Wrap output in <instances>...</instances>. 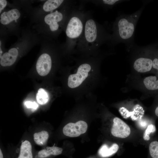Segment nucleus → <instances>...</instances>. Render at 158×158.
Returning <instances> with one entry per match:
<instances>
[{
    "instance_id": "1",
    "label": "nucleus",
    "mask_w": 158,
    "mask_h": 158,
    "mask_svg": "<svg viewBox=\"0 0 158 158\" xmlns=\"http://www.w3.org/2000/svg\"><path fill=\"white\" fill-rule=\"evenodd\" d=\"M111 34L94 18L90 11L86 12L84 30L75 52L81 56H90L99 53V48L110 41Z\"/></svg>"
},
{
    "instance_id": "2",
    "label": "nucleus",
    "mask_w": 158,
    "mask_h": 158,
    "mask_svg": "<svg viewBox=\"0 0 158 158\" xmlns=\"http://www.w3.org/2000/svg\"><path fill=\"white\" fill-rule=\"evenodd\" d=\"M76 3V1L69 0L63 6L39 19L31 25L32 28L41 37L56 40L63 31L68 16Z\"/></svg>"
},
{
    "instance_id": "3",
    "label": "nucleus",
    "mask_w": 158,
    "mask_h": 158,
    "mask_svg": "<svg viewBox=\"0 0 158 158\" xmlns=\"http://www.w3.org/2000/svg\"><path fill=\"white\" fill-rule=\"evenodd\" d=\"M32 1H13L9 3L6 8L0 14V36L8 38L12 35L19 37L22 28L21 20L25 16L30 17L33 8Z\"/></svg>"
},
{
    "instance_id": "4",
    "label": "nucleus",
    "mask_w": 158,
    "mask_h": 158,
    "mask_svg": "<svg viewBox=\"0 0 158 158\" xmlns=\"http://www.w3.org/2000/svg\"><path fill=\"white\" fill-rule=\"evenodd\" d=\"M145 5L130 14H121L118 16L113 22L111 39L107 44L114 47L123 43L130 48L134 45V36L136 26Z\"/></svg>"
},
{
    "instance_id": "5",
    "label": "nucleus",
    "mask_w": 158,
    "mask_h": 158,
    "mask_svg": "<svg viewBox=\"0 0 158 158\" xmlns=\"http://www.w3.org/2000/svg\"><path fill=\"white\" fill-rule=\"evenodd\" d=\"M76 5L71 12L66 22L64 31L66 40L62 44L63 52L68 54L75 52L77 44L83 34L86 12L84 10V1Z\"/></svg>"
},
{
    "instance_id": "6",
    "label": "nucleus",
    "mask_w": 158,
    "mask_h": 158,
    "mask_svg": "<svg viewBox=\"0 0 158 158\" xmlns=\"http://www.w3.org/2000/svg\"><path fill=\"white\" fill-rule=\"evenodd\" d=\"M101 60L99 53L93 55L82 56L77 61L74 73L68 78L67 85L71 89L80 87L98 67Z\"/></svg>"
},
{
    "instance_id": "7",
    "label": "nucleus",
    "mask_w": 158,
    "mask_h": 158,
    "mask_svg": "<svg viewBox=\"0 0 158 158\" xmlns=\"http://www.w3.org/2000/svg\"><path fill=\"white\" fill-rule=\"evenodd\" d=\"M69 0H47L39 6L33 7L30 16V24L34 23L39 19L49 13L62 7Z\"/></svg>"
},
{
    "instance_id": "8",
    "label": "nucleus",
    "mask_w": 158,
    "mask_h": 158,
    "mask_svg": "<svg viewBox=\"0 0 158 158\" xmlns=\"http://www.w3.org/2000/svg\"><path fill=\"white\" fill-rule=\"evenodd\" d=\"M155 44L149 45L148 51L145 56L136 59L133 62L134 69L138 72L145 73L152 70V65Z\"/></svg>"
},
{
    "instance_id": "9",
    "label": "nucleus",
    "mask_w": 158,
    "mask_h": 158,
    "mask_svg": "<svg viewBox=\"0 0 158 158\" xmlns=\"http://www.w3.org/2000/svg\"><path fill=\"white\" fill-rule=\"evenodd\" d=\"M46 38L47 40V52H43L41 54L37 60L36 64L37 71L41 76H45L49 73L53 64V57L51 53L48 52L51 39Z\"/></svg>"
},
{
    "instance_id": "10",
    "label": "nucleus",
    "mask_w": 158,
    "mask_h": 158,
    "mask_svg": "<svg viewBox=\"0 0 158 158\" xmlns=\"http://www.w3.org/2000/svg\"><path fill=\"white\" fill-rule=\"evenodd\" d=\"M87 128V123L84 121H80L75 123L67 124L63 128V132L66 136L75 137L85 133Z\"/></svg>"
},
{
    "instance_id": "11",
    "label": "nucleus",
    "mask_w": 158,
    "mask_h": 158,
    "mask_svg": "<svg viewBox=\"0 0 158 158\" xmlns=\"http://www.w3.org/2000/svg\"><path fill=\"white\" fill-rule=\"evenodd\" d=\"M111 133L114 136L121 138L128 137L130 133L129 127L123 120L116 117L113 120Z\"/></svg>"
},
{
    "instance_id": "12",
    "label": "nucleus",
    "mask_w": 158,
    "mask_h": 158,
    "mask_svg": "<svg viewBox=\"0 0 158 158\" xmlns=\"http://www.w3.org/2000/svg\"><path fill=\"white\" fill-rule=\"evenodd\" d=\"M85 2L92 3L99 6L105 10L113 8L116 5L124 1H129L123 0H84Z\"/></svg>"
},
{
    "instance_id": "13",
    "label": "nucleus",
    "mask_w": 158,
    "mask_h": 158,
    "mask_svg": "<svg viewBox=\"0 0 158 158\" xmlns=\"http://www.w3.org/2000/svg\"><path fill=\"white\" fill-rule=\"evenodd\" d=\"M62 151L63 149L61 147L55 146L47 147L39 151L37 157L38 158H47L51 155L60 154L62 153Z\"/></svg>"
},
{
    "instance_id": "14",
    "label": "nucleus",
    "mask_w": 158,
    "mask_h": 158,
    "mask_svg": "<svg viewBox=\"0 0 158 158\" xmlns=\"http://www.w3.org/2000/svg\"><path fill=\"white\" fill-rule=\"evenodd\" d=\"M144 84L146 88L153 94H158V77L150 76L145 78Z\"/></svg>"
},
{
    "instance_id": "15",
    "label": "nucleus",
    "mask_w": 158,
    "mask_h": 158,
    "mask_svg": "<svg viewBox=\"0 0 158 158\" xmlns=\"http://www.w3.org/2000/svg\"><path fill=\"white\" fill-rule=\"evenodd\" d=\"M17 158H33L30 142L27 140L23 142Z\"/></svg>"
},
{
    "instance_id": "16",
    "label": "nucleus",
    "mask_w": 158,
    "mask_h": 158,
    "mask_svg": "<svg viewBox=\"0 0 158 158\" xmlns=\"http://www.w3.org/2000/svg\"><path fill=\"white\" fill-rule=\"evenodd\" d=\"M119 149L118 145L116 143L113 144L109 148L106 145L102 146L99 150L98 153L102 157L110 156L116 152Z\"/></svg>"
},
{
    "instance_id": "17",
    "label": "nucleus",
    "mask_w": 158,
    "mask_h": 158,
    "mask_svg": "<svg viewBox=\"0 0 158 158\" xmlns=\"http://www.w3.org/2000/svg\"><path fill=\"white\" fill-rule=\"evenodd\" d=\"M49 137L48 133L45 130L36 133L33 135L35 143L39 145H43L47 142Z\"/></svg>"
},
{
    "instance_id": "18",
    "label": "nucleus",
    "mask_w": 158,
    "mask_h": 158,
    "mask_svg": "<svg viewBox=\"0 0 158 158\" xmlns=\"http://www.w3.org/2000/svg\"><path fill=\"white\" fill-rule=\"evenodd\" d=\"M36 99L39 104H45L48 101L49 99L48 94L44 89L40 88L37 94Z\"/></svg>"
},
{
    "instance_id": "19",
    "label": "nucleus",
    "mask_w": 158,
    "mask_h": 158,
    "mask_svg": "<svg viewBox=\"0 0 158 158\" xmlns=\"http://www.w3.org/2000/svg\"><path fill=\"white\" fill-rule=\"evenodd\" d=\"M149 151L150 155L152 158H158V142L153 141L149 145Z\"/></svg>"
},
{
    "instance_id": "20",
    "label": "nucleus",
    "mask_w": 158,
    "mask_h": 158,
    "mask_svg": "<svg viewBox=\"0 0 158 158\" xmlns=\"http://www.w3.org/2000/svg\"><path fill=\"white\" fill-rule=\"evenodd\" d=\"M152 69L156 71L158 77V45L155 44L153 57Z\"/></svg>"
},
{
    "instance_id": "21",
    "label": "nucleus",
    "mask_w": 158,
    "mask_h": 158,
    "mask_svg": "<svg viewBox=\"0 0 158 158\" xmlns=\"http://www.w3.org/2000/svg\"><path fill=\"white\" fill-rule=\"evenodd\" d=\"M155 126L153 124H151L148 126L145 132L143 138L146 140H148L150 139L149 135L151 133H154L155 131Z\"/></svg>"
},
{
    "instance_id": "22",
    "label": "nucleus",
    "mask_w": 158,
    "mask_h": 158,
    "mask_svg": "<svg viewBox=\"0 0 158 158\" xmlns=\"http://www.w3.org/2000/svg\"><path fill=\"white\" fill-rule=\"evenodd\" d=\"M26 107L28 108H32L33 109H36L38 107V104L35 102L27 101L25 102Z\"/></svg>"
},
{
    "instance_id": "23",
    "label": "nucleus",
    "mask_w": 158,
    "mask_h": 158,
    "mask_svg": "<svg viewBox=\"0 0 158 158\" xmlns=\"http://www.w3.org/2000/svg\"><path fill=\"white\" fill-rule=\"evenodd\" d=\"M9 3L8 1L6 0H0V14L7 7Z\"/></svg>"
},
{
    "instance_id": "24",
    "label": "nucleus",
    "mask_w": 158,
    "mask_h": 158,
    "mask_svg": "<svg viewBox=\"0 0 158 158\" xmlns=\"http://www.w3.org/2000/svg\"><path fill=\"white\" fill-rule=\"evenodd\" d=\"M154 113L156 116L158 117V106H157L156 108Z\"/></svg>"
},
{
    "instance_id": "25",
    "label": "nucleus",
    "mask_w": 158,
    "mask_h": 158,
    "mask_svg": "<svg viewBox=\"0 0 158 158\" xmlns=\"http://www.w3.org/2000/svg\"><path fill=\"white\" fill-rule=\"evenodd\" d=\"M0 158H4V155L1 149H0Z\"/></svg>"
}]
</instances>
